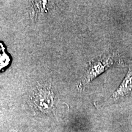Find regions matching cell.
<instances>
[{
  "label": "cell",
  "mask_w": 132,
  "mask_h": 132,
  "mask_svg": "<svg viewBox=\"0 0 132 132\" xmlns=\"http://www.w3.org/2000/svg\"><path fill=\"white\" fill-rule=\"evenodd\" d=\"M54 94L47 87H38L33 93V103L41 111H48L53 106Z\"/></svg>",
  "instance_id": "cell-1"
},
{
  "label": "cell",
  "mask_w": 132,
  "mask_h": 132,
  "mask_svg": "<svg viewBox=\"0 0 132 132\" xmlns=\"http://www.w3.org/2000/svg\"><path fill=\"white\" fill-rule=\"evenodd\" d=\"M116 59V56L110 55L108 57H105L101 60H98L94 62L87 72V80L89 81L90 80L103 72L105 69L114 63Z\"/></svg>",
  "instance_id": "cell-2"
},
{
  "label": "cell",
  "mask_w": 132,
  "mask_h": 132,
  "mask_svg": "<svg viewBox=\"0 0 132 132\" xmlns=\"http://www.w3.org/2000/svg\"><path fill=\"white\" fill-rule=\"evenodd\" d=\"M132 92V66L128 69L126 77L120 84L118 89L114 92L111 96L113 100H119L130 95Z\"/></svg>",
  "instance_id": "cell-3"
},
{
  "label": "cell",
  "mask_w": 132,
  "mask_h": 132,
  "mask_svg": "<svg viewBox=\"0 0 132 132\" xmlns=\"http://www.w3.org/2000/svg\"><path fill=\"white\" fill-rule=\"evenodd\" d=\"M10 62V59L8 55L4 52V48L0 43V70L7 67Z\"/></svg>",
  "instance_id": "cell-4"
}]
</instances>
